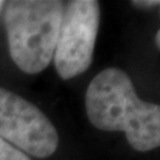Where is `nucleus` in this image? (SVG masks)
<instances>
[{
    "label": "nucleus",
    "mask_w": 160,
    "mask_h": 160,
    "mask_svg": "<svg viewBox=\"0 0 160 160\" xmlns=\"http://www.w3.org/2000/svg\"><path fill=\"white\" fill-rule=\"evenodd\" d=\"M63 13L64 4L58 0H13L7 3L8 51L19 69L35 75L49 66Z\"/></svg>",
    "instance_id": "obj_2"
},
{
    "label": "nucleus",
    "mask_w": 160,
    "mask_h": 160,
    "mask_svg": "<svg viewBox=\"0 0 160 160\" xmlns=\"http://www.w3.org/2000/svg\"><path fill=\"white\" fill-rule=\"evenodd\" d=\"M86 111L93 127L123 131L136 151L160 147V106L139 99L122 69L107 68L92 79L86 92Z\"/></svg>",
    "instance_id": "obj_1"
},
{
    "label": "nucleus",
    "mask_w": 160,
    "mask_h": 160,
    "mask_svg": "<svg viewBox=\"0 0 160 160\" xmlns=\"http://www.w3.org/2000/svg\"><path fill=\"white\" fill-rule=\"evenodd\" d=\"M3 6H4V3L0 0V11H2V8H3Z\"/></svg>",
    "instance_id": "obj_8"
},
{
    "label": "nucleus",
    "mask_w": 160,
    "mask_h": 160,
    "mask_svg": "<svg viewBox=\"0 0 160 160\" xmlns=\"http://www.w3.org/2000/svg\"><path fill=\"white\" fill-rule=\"evenodd\" d=\"M0 160H31L28 155L22 152L12 144L0 138Z\"/></svg>",
    "instance_id": "obj_5"
},
{
    "label": "nucleus",
    "mask_w": 160,
    "mask_h": 160,
    "mask_svg": "<svg viewBox=\"0 0 160 160\" xmlns=\"http://www.w3.org/2000/svg\"><path fill=\"white\" fill-rule=\"evenodd\" d=\"M100 24V6L95 0H73L64 7L56 48L55 68L64 80L86 72L92 63Z\"/></svg>",
    "instance_id": "obj_3"
},
{
    "label": "nucleus",
    "mask_w": 160,
    "mask_h": 160,
    "mask_svg": "<svg viewBox=\"0 0 160 160\" xmlns=\"http://www.w3.org/2000/svg\"><path fill=\"white\" fill-rule=\"evenodd\" d=\"M133 6H138V7H153V6H158V4H160V2H158V0H152V2H133L132 3Z\"/></svg>",
    "instance_id": "obj_6"
},
{
    "label": "nucleus",
    "mask_w": 160,
    "mask_h": 160,
    "mask_svg": "<svg viewBox=\"0 0 160 160\" xmlns=\"http://www.w3.org/2000/svg\"><path fill=\"white\" fill-rule=\"evenodd\" d=\"M156 43H158V46L160 47V29H159L158 33H156Z\"/></svg>",
    "instance_id": "obj_7"
},
{
    "label": "nucleus",
    "mask_w": 160,
    "mask_h": 160,
    "mask_svg": "<svg viewBox=\"0 0 160 160\" xmlns=\"http://www.w3.org/2000/svg\"><path fill=\"white\" fill-rule=\"evenodd\" d=\"M0 138L38 159L49 158L59 146L56 128L42 109L3 87H0Z\"/></svg>",
    "instance_id": "obj_4"
}]
</instances>
